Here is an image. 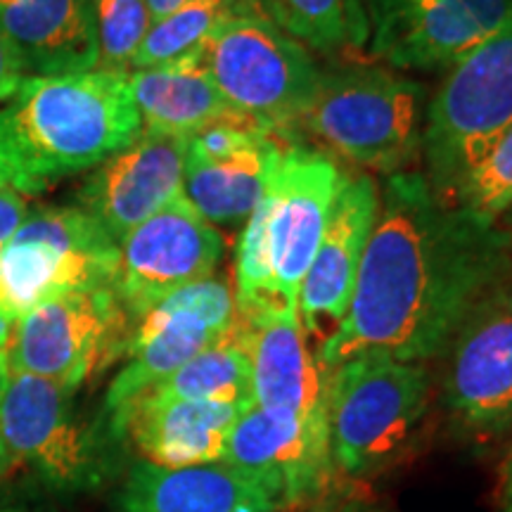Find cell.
<instances>
[{
  "label": "cell",
  "mask_w": 512,
  "mask_h": 512,
  "mask_svg": "<svg viewBox=\"0 0 512 512\" xmlns=\"http://www.w3.org/2000/svg\"><path fill=\"white\" fill-rule=\"evenodd\" d=\"M223 238L181 195L119 242L112 292L133 325L152 306L216 273Z\"/></svg>",
  "instance_id": "7c38bea8"
},
{
  "label": "cell",
  "mask_w": 512,
  "mask_h": 512,
  "mask_svg": "<svg viewBox=\"0 0 512 512\" xmlns=\"http://www.w3.org/2000/svg\"><path fill=\"white\" fill-rule=\"evenodd\" d=\"M285 147L273 131L230 117L185 140L183 195L211 226H245Z\"/></svg>",
  "instance_id": "5bb4252c"
},
{
  "label": "cell",
  "mask_w": 512,
  "mask_h": 512,
  "mask_svg": "<svg viewBox=\"0 0 512 512\" xmlns=\"http://www.w3.org/2000/svg\"><path fill=\"white\" fill-rule=\"evenodd\" d=\"M344 171L320 150L287 145L261 197L275 294L297 309L299 290L330 221Z\"/></svg>",
  "instance_id": "9a60e30c"
},
{
  "label": "cell",
  "mask_w": 512,
  "mask_h": 512,
  "mask_svg": "<svg viewBox=\"0 0 512 512\" xmlns=\"http://www.w3.org/2000/svg\"><path fill=\"white\" fill-rule=\"evenodd\" d=\"M185 138L140 131L117 155L95 166L79 188V204L110 238L133 228L183 195Z\"/></svg>",
  "instance_id": "ac0fdd59"
},
{
  "label": "cell",
  "mask_w": 512,
  "mask_h": 512,
  "mask_svg": "<svg viewBox=\"0 0 512 512\" xmlns=\"http://www.w3.org/2000/svg\"><path fill=\"white\" fill-rule=\"evenodd\" d=\"M235 318V290L219 275L183 287L152 306L133 325L124 349L126 366L107 389V420L174 375L200 351L221 342L235 325Z\"/></svg>",
  "instance_id": "30bf717a"
},
{
  "label": "cell",
  "mask_w": 512,
  "mask_h": 512,
  "mask_svg": "<svg viewBox=\"0 0 512 512\" xmlns=\"http://www.w3.org/2000/svg\"><path fill=\"white\" fill-rule=\"evenodd\" d=\"M12 470V465H10V460L5 458V453H3V448H0V477L5 475V472H10Z\"/></svg>",
  "instance_id": "836d02e7"
},
{
  "label": "cell",
  "mask_w": 512,
  "mask_h": 512,
  "mask_svg": "<svg viewBox=\"0 0 512 512\" xmlns=\"http://www.w3.org/2000/svg\"><path fill=\"white\" fill-rule=\"evenodd\" d=\"M510 256L512 235L501 223L444 202L422 171L387 176L354 299L318 347V366L330 373L363 354L432 361Z\"/></svg>",
  "instance_id": "6da1fadb"
},
{
  "label": "cell",
  "mask_w": 512,
  "mask_h": 512,
  "mask_svg": "<svg viewBox=\"0 0 512 512\" xmlns=\"http://www.w3.org/2000/svg\"><path fill=\"white\" fill-rule=\"evenodd\" d=\"M145 3L147 10H150L152 22H159V19H164L166 15H171V12H176L181 5L188 3V0H145Z\"/></svg>",
  "instance_id": "1f68e13d"
},
{
  "label": "cell",
  "mask_w": 512,
  "mask_h": 512,
  "mask_svg": "<svg viewBox=\"0 0 512 512\" xmlns=\"http://www.w3.org/2000/svg\"><path fill=\"white\" fill-rule=\"evenodd\" d=\"M512 126V22L448 69L425 110V174L441 200L460 185Z\"/></svg>",
  "instance_id": "277c9868"
},
{
  "label": "cell",
  "mask_w": 512,
  "mask_h": 512,
  "mask_svg": "<svg viewBox=\"0 0 512 512\" xmlns=\"http://www.w3.org/2000/svg\"><path fill=\"white\" fill-rule=\"evenodd\" d=\"M27 214V197H22L10 188H0V249L8 245L15 230L27 219Z\"/></svg>",
  "instance_id": "f1b7e54d"
},
{
  "label": "cell",
  "mask_w": 512,
  "mask_h": 512,
  "mask_svg": "<svg viewBox=\"0 0 512 512\" xmlns=\"http://www.w3.org/2000/svg\"><path fill=\"white\" fill-rule=\"evenodd\" d=\"M456 204L477 221L498 226L512 209V126L460 185Z\"/></svg>",
  "instance_id": "4316f807"
},
{
  "label": "cell",
  "mask_w": 512,
  "mask_h": 512,
  "mask_svg": "<svg viewBox=\"0 0 512 512\" xmlns=\"http://www.w3.org/2000/svg\"><path fill=\"white\" fill-rule=\"evenodd\" d=\"M117 261L119 245L83 209H29L0 249V328L57 294L112 287Z\"/></svg>",
  "instance_id": "52a82bcc"
},
{
  "label": "cell",
  "mask_w": 512,
  "mask_h": 512,
  "mask_svg": "<svg viewBox=\"0 0 512 512\" xmlns=\"http://www.w3.org/2000/svg\"><path fill=\"white\" fill-rule=\"evenodd\" d=\"M221 465L252 479L278 505L309 501L328 482V415L297 418L247 408L230 427Z\"/></svg>",
  "instance_id": "2e32d148"
},
{
  "label": "cell",
  "mask_w": 512,
  "mask_h": 512,
  "mask_svg": "<svg viewBox=\"0 0 512 512\" xmlns=\"http://www.w3.org/2000/svg\"><path fill=\"white\" fill-rule=\"evenodd\" d=\"M432 373L425 363L363 354L328 373L332 463L366 475L403 451L430 408Z\"/></svg>",
  "instance_id": "5b68a950"
},
{
  "label": "cell",
  "mask_w": 512,
  "mask_h": 512,
  "mask_svg": "<svg viewBox=\"0 0 512 512\" xmlns=\"http://www.w3.org/2000/svg\"><path fill=\"white\" fill-rule=\"evenodd\" d=\"M128 83L147 133L188 140L211 124L240 117L216 88L204 53L159 67L133 69L128 72Z\"/></svg>",
  "instance_id": "603a6c76"
},
{
  "label": "cell",
  "mask_w": 512,
  "mask_h": 512,
  "mask_svg": "<svg viewBox=\"0 0 512 512\" xmlns=\"http://www.w3.org/2000/svg\"><path fill=\"white\" fill-rule=\"evenodd\" d=\"M133 320L112 287L46 299L12 325L10 373H27L79 389L93 373L124 356Z\"/></svg>",
  "instance_id": "9c48e42d"
},
{
  "label": "cell",
  "mask_w": 512,
  "mask_h": 512,
  "mask_svg": "<svg viewBox=\"0 0 512 512\" xmlns=\"http://www.w3.org/2000/svg\"><path fill=\"white\" fill-rule=\"evenodd\" d=\"M0 34L22 74L64 76L98 69L95 0H0Z\"/></svg>",
  "instance_id": "44dd1931"
},
{
  "label": "cell",
  "mask_w": 512,
  "mask_h": 512,
  "mask_svg": "<svg viewBox=\"0 0 512 512\" xmlns=\"http://www.w3.org/2000/svg\"><path fill=\"white\" fill-rule=\"evenodd\" d=\"M0 512H15V510H0Z\"/></svg>",
  "instance_id": "d590c367"
},
{
  "label": "cell",
  "mask_w": 512,
  "mask_h": 512,
  "mask_svg": "<svg viewBox=\"0 0 512 512\" xmlns=\"http://www.w3.org/2000/svg\"><path fill=\"white\" fill-rule=\"evenodd\" d=\"M368 53L392 69H451L512 22V0H366Z\"/></svg>",
  "instance_id": "4fadbf2b"
},
{
  "label": "cell",
  "mask_w": 512,
  "mask_h": 512,
  "mask_svg": "<svg viewBox=\"0 0 512 512\" xmlns=\"http://www.w3.org/2000/svg\"><path fill=\"white\" fill-rule=\"evenodd\" d=\"M278 505L233 467H157L140 460L114 498L112 512H275Z\"/></svg>",
  "instance_id": "7402d4cb"
},
{
  "label": "cell",
  "mask_w": 512,
  "mask_h": 512,
  "mask_svg": "<svg viewBox=\"0 0 512 512\" xmlns=\"http://www.w3.org/2000/svg\"><path fill=\"white\" fill-rule=\"evenodd\" d=\"M238 325L252 368L254 406L297 418L325 415L328 373L306 344L297 309L238 316Z\"/></svg>",
  "instance_id": "d6986e66"
},
{
  "label": "cell",
  "mask_w": 512,
  "mask_h": 512,
  "mask_svg": "<svg viewBox=\"0 0 512 512\" xmlns=\"http://www.w3.org/2000/svg\"><path fill=\"white\" fill-rule=\"evenodd\" d=\"M264 15L304 48L323 55L368 46L366 0H256Z\"/></svg>",
  "instance_id": "d4e9b609"
},
{
  "label": "cell",
  "mask_w": 512,
  "mask_h": 512,
  "mask_svg": "<svg viewBox=\"0 0 512 512\" xmlns=\"http://www.w3.org/2000/svg\"><path fill=\"white\" fill-rule=\"evenodd\" d=\"M503 512H512V458L505 465L503 475Z\"/></svg>",
  "instance_id": "d6a6232c"
},
{
  "label": "cell",
  "mask_w": 512,
  "mask_h": 512,
  "mask_svg": "<svg viewBox=\"0 0 512 512\" xmlns=\"http://www.w3.org/2000/svg\"><path fill=\"white\" fill-rule=\"evenodd\" d=\"M22 69L15 53H12L10 43L5 41V36L0 34V102L10 100L12 93L17 91L19 83H22Z\"/></svg>",
  "instance_id": "f546056e"
},
{
  "label": "cell",
  "mask_w": 512,
  "mask_h": 512,
  "mask_svg": "<svg viewBox=\"0 0 512 512\" xmlns=\"http://www.w3.org/2000/svg\"><path fill=\"white\" fill-rule=\"evenodd\" d=\"M501 226L505 228V230H508V233L512 235V209L508 211V214H505L503 216V221H501Z\"/></svg>",
  "instance_id": "e575fe53"
},
{
  "label": "cell",
  "mask_w": 512,
  "mask_h": 512,
  "mask_svg": "<svg viewBox=\"0 0 512 512\" xmlns=\"http://www.w3.org/2000/svg\"><path fill=\"white\" fill-rule=\"evenodd\" d=\"M98 69L126 72L152 27L145 0H95Z\"/></svg>",
  "instance_id": "83f0119b"
},
{
  "label": "cell",
  "mask_w": 512,
  "mask_h": 512,
  "mask_svg": "<svg viewBox=\"0 0 512 512\" xmlns=\"http://www.w3.org/2000/svg\"><path fill=\"white\" fill-rule=\"evenodd\" d=\"M211 79L240 117L290 136L318 91L323 69L264 10L230 17L204 48Z\"/></svg>",
  "instance_id": "8992f818"
},
{
  "label": "cell",
  "mask_w": 512,
  "mask_h": 512,
  "mask_svg": "<svg viewBox=\"0 0 512 512\" xmlns=\"http://www.w3.org/2000/svg\"><path fill=\"white\" fill-rule=\"evenodd\" d=\"M441 399L465 430L494 437L512 427V256L437 356Z\"/></svg>",
  "instance_id": "ba28073f"
},
{
  "label": "cell",
  "mask_w": 512,
  "mask_h": 512,
  "mask_svg": "<svg viewBox=\"0 0 512 512\" xmlns=\"http://www.w3.org/2000/svg\"><path fill=\"white\" fill-rule=\"evenodd\" d=\"M252 406L216 401H157L138 396L110 418V432L128 439L145 463L197 467L221 463L230 427Z\"/></svg>",
  "instance_id": "ffe728a7"
},
{
  "label": "cell",
  "mask_w": 512,
  "mask_h": 512,
  "mask_svg": "<svg viewBox=\"0 0 512 512\" xmlns=\"http://www.w3.org/2000/svg\"><path fill=\"white\" fill-rule=\"evenodd\" d=\"M143 396L157 401H216L254 406L252 368L240 337L238 318L221 342L200 351Z\"/></svg>",
  "instance_id": "cb8c5ba5"
},
{
  "label": "cell",
  "mask_w": 512,
  "mask_h": 512,
  "mask_svg": "<svg viewBox=\"0 0 512 512\" xmlns=\"http://www.w3.org/2000/svg\"><path fill=\"white\" fill-rule=\"evenodd\" d=\"M380 185L363 171H344L330 221L299 290L297 313L304 335L323 344L339 328L354 299L358 271L373 233Z\"/></svg>",
  "instance_id": "e0dca14e"
},
{
  "label": "cell",
  "mask_w": 512,
  "mask_h": 512,
  "mask_svg": "<svg viewBox=\"0 0 512 512\" xmlns=\"http://www.w3.org/2000/svg\"><path fill=\"white\" fill-rule=\"evenodd\" d=\"M126 72L27 76L0 107V188L36 197L140 136Z\"/></svg>",
  "instance_id": "7a4b0ae2"
},
{
  "label": "cell",
  "mask_w": 512,
  "mask_h": 512,
  "mask_svg": "<svg viewBox=\"0 0 512 512\" xmlns=\"http://www.w3.org/2000/svg\"><path fill=\"white\" fill-rule=\"evenodd\" d=\"M8 337L10 330L8 328H0V401H3L5 389L10 384V363H8Z\"/></svg>",
  "instance_id": "4dcf8cb0"
},
{
  "label": "cell",
  "mask_w": 512,
  "mask_h": 512,
  "mask_svg": "<svg viewBox=\"0 0 512 512\" xmlns=\"http://www.w3.org/2000/svg\"><path fill=\"white\" fill-rule=\"evenodd\" d=\"M425 88L394 69L323 72L299 128L351 164L382 176L408 171L422 152Z\"/></svg>",
  "instance_id": "3957f363"
},
{
  "label": "cell",
  "mask_w": 512,
  "mask_h": 512,
  "mask_svg": "<svg viewBox=\"0 0 512 512\" xmlns=\"http://www.w3.org/2000/svg\"><path fill=\"white\" fill-rule=\"evenodd\" d=\"M74 389L12 373L0 401V448L12 467L27 465L55 489L100 484L105 460L98 441L74 411Z\"/></svg>",
  "instance_id": "8fae6325"
},
{
  "label": "cell",
  "mask_w": 512,
  "mask_h": 512,
  "mask_svg": "<svg viewBox=\"0 0 512 512\" xmlns=\"http://www.w3.org/2000/svg\"><path fill=\"white\" fill-rule=\"evenodd\" d=\"M259 10L256 0H188L176 12L159 22H152L143 46L133 57L131 69L159 67L202 55L207 43L214 38L230 17Z\"/></svg>",
  "instance_id": "484cf974"
}]
</instances>
